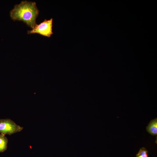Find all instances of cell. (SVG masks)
Listing matches in <instances>:
<instances>
[{
	"label": "cell",
	"mask_w": 157,
	"mask_h": 157,
	"mask_svg": "<svg viewBox=\"0 0 157 157\" xmlns=\"http://www.w3.org/2000/svg\"><path fill=\"white\" fill-rule=\"evenodd\" d=\"M23 129V127L17 125L10 119H0V133L5 135H11L20 132Z\"/></svg>",
	"instance_id": "obj_3"
},
{
	"label": "cell",
	"mask_w": 157,
	"mask_h": 157,
	"mask_svg": "<svg viewBox=\"0 0 157 157\" xmlns=\"http://www.w3.org/2000/svg\"><path fill=\"white\" fill-rule=\"evenodd\" d=\"M136 157H148L147 149L144 147L141 148L137 154Z\"/></svg>",
	"instance_id": "obj_6"
},
{
	"label": "cell",
	"mask_w": 157,
	"mask_h": 157,
	"mask_svg": "<svg viewBox=\"0 0 157 157\" xmlns=\"http://www.w3.org/2000/svg\"><path fill=\"white\" fill-rule=\"evenodd\" d=\"M39 12L35 2L25 0L15 5L10 15L13 20L22 21L33 29L37 24Z\"/></svg>",
	"instance_id": "obj_1"
},
{
	"label": "cell",
	"mask_w": 157,
	"mask_h": 157,
	"mask_svg": "<svg viewBox=\"0 0 157 157\" xmlns=\"http://www.w3.org/2000/svg\"><path fill=\"white\" fill-rule=\"evenodd\" d=\"M147 131L151 134L156 135L157 134V120L155 119L151 120L147 127Z\"/></svg>",
	"instance_id": "obj_4"
},
{
	"label": "cell",
	"mask_w": 157,
	"mask_h": 157,
	"mask_svg": "<svg viewBox=\"0 0 157 157\" xmlns=\"http://www.w3.org/2000/svg\"><path fill=\"white\" fill-rule=\"evenodd\" d=\"M8 139L5 135L0 133V152L6 150L7 147Z\"/></svg>",
	"instance_id": "obj_5"
},
{
	"label": "cell",
	"mask_w": 157,
	"mask_h": 157,
	"mask_svg": "<svg viewBox=\"0 0 157 157\" xmlns=\"http://www.w3.org/2000/svg\"><path fill=\"white\" fill-rule=\"evenodd\" d=\"M53 19H46L39 24H36L31 30H28V34L38 33L47 37H50L53 34L52 30Z\"/></svg>",
	"instance_id": "obj_2"
}]
</instances>
